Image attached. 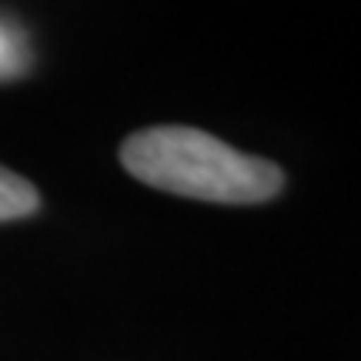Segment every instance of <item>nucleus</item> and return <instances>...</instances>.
Here are the masks:
<instances>
[{"label":"nucleus","mask_w":361,"mask_h":361,"mask_svg":"<svg viewBox=\"0 0 361 361\" xmlns=\"http://www.w3.org/2000/svg\"><path fill=\"white\" fill-rule=\"evenodd\" d=\"M121 164L147 188L211 204H264L284 188V171L228 147L214 134L161 124L121 144Z\"/></svg>","instance_id":"obj_1"},{"label":"nucleus","mask_w":361,"mask_h":361,"mask_svg":"<svg viewBox=\"0 0 361 361\" xmlns=\"http://www.w3.org/2000/svg\"><path fill=\"white\" fill-rule=\"evenodd\" d=\"M30 44H27V34L20 30V24L0 13V80H13L30 71Z\"/></svg>","instance_id":"obj_2"},{"label":"nucleus","mask_w":361,"mask_h":361,"mask_svg":"<svg viewBox=\"0 0 361 361\" xmlns=\"http://www.w3.org/2000/svg\"><path fill=\"white\" fill-rule=\"evenodd\" d=\"M40 207V194L37 188L24 180L20 174L0 168V221H17L27 218Z\"/></svg>","instance_id":"obj_3"}]
</instances>
